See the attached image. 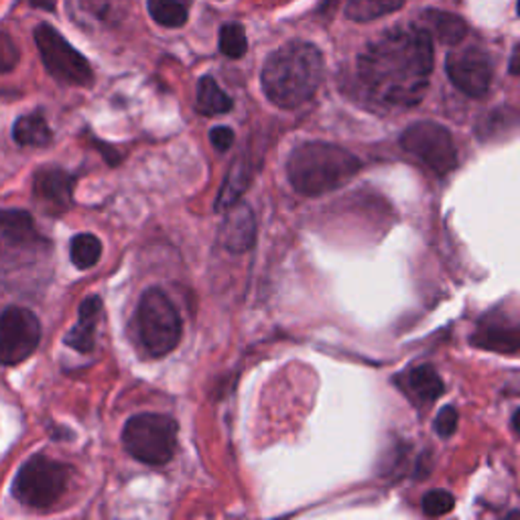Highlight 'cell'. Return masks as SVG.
Wrapping results in <instances>:
<instances>
[{
    "label": "cell",
    "mask_w": 520,
    "mask_h": 520,
    "mask_svg": "<svg viewBox=\"0 0 520 520\" xmlns=\"http://www.w3.org/2000/svg\"><path fill=\"white\" fill-rule=\"evenodd\" d=\"M433 61L431 35L421 25H409L370 41L356 61V71L374 102L410 108L427 94Z\"/></svg>",
    "instance_id": "1"
},
{
    "label": "cell",
    "mask_w": 520,
    "mask_h": 520,
    "mask_svg": "<svg viewBox=\"0 0 520 520\" xmlns=\"http://www.w3.org/2000/svg\"><path fill=\"white\" fill-rule=\"evenodd\" d=\"M322 80L324 56L307 41H289L272 51L260 71L264 96L285 111L309 102L322 86Z\"/></svg>",
    "instance_id": "2"
},
{
    "label": "cell",
    "mask_w": 520,
    "mask_h": 520,
    "mask_svg": "<svg viewBox=\"0 0 520 520\" xmlns=\"http://www.w3.org/2000/svg\"><path fill=\"white\" fill-rule=\"evenodd\" d=\"M360 167V159L344 147L330 143H305L291 153L287 175L299 194L317 197L348 184Z\"/></svg>",
    "instance_id": "3"
},
{
    "label": "cell",
    "mask_w": 520,
    "mask_h": 520,
    "mask_svg": "<svg viewBox=\"0 0 520 520\" xmlns=\"http://www.w3.org/2000/svg\"><path fill=\"white\" fill-rule=\"evenodd\" d=\"M69 478V465L51 460L45 453H35L16 472L11 488L13 498L33 510L51 508L66 494Z\"/></svg>",
    "instance_id": "4"
},
{
    "label": "cell",
    "mask_w": 520,
    "mask_h": 520,
    "mask_svg": "<svg viewBox=\"0 0 520 520\" xmlns=\"http://www.w3.org/2000/svg\"><path fill=\"white\" fill-rule=\"evenodd\" d=\"M51 242L37 230L33 216L25 209H0V272L21 271L41 260Z\"/></svg>",
    "instance_id": "5"
},
{
    "label": "cell",
    "mask_w": 520,
    "mask_h": 520,
    "mask_svg": "<svg viewBox=\"0 0 520 520\" xmlns=\"http://www.w3.org/2000/svg\"><path fill=\"white\" fill-rule=\"evenodd\" d=\"M122 445L126 453L143 463H167L177 447L175 419L159 413L134 415L124 425Z\"/></svg>",
    "instance_id": "6"
},
{
    "label": "cell",
    "mask_w": 520,
    "mask_h": 520,
    "mask_svg": "<svg viewBox=\"0 0 520 520\" xmlns=\"http://www.w3.org/2000/svg\"><path fill=\"white\" fill-rule=\"evenodd\" d=\"M136 330L153 358H161L177 348L181 337V319L171 299L161 289H149L136 312Z\"/></svg>",
    "instance_id": "7"
},
{
    "label": "cell",
    "mask_w": 520,
    "mask_h": 520,
    "mask_svg": "<svg viewBox=\"0 0 520 520\" xmlns=\"http://www.w3.org/2000/svg\"><path fill=\"white\" fill-rule=\"evenodd\" d=\"M35 45H37L45 69L53 80L66 86H92L94 71L90 61L58 29H53L48 23L37 25Z\"/></svg>",
    "instance_id": "8"
},
{
    "label": "cell",
    "mask_w": 520,
    "mask_h": 520,
    "mask_svg": "<svg viewBox=\"0 0 520 520\" xmlns=\"http://www.w3.org/2000/svg\"><path fill=\"white\" fill-rule=\"evenodd\" d=\"M400 147L421 161L435 175H447L458 167V149H455L451 133L437 122L421 121L407 126L400 134Z\"/></svg>",
    "instance_id": "9"
},
{
    "label": "cell",
    "mask_w": 520,
    "mask_h": 520,
    "mask_svg": "<svg viewBox=\"0 0 520 520\" xmlns=\"http://www.w3.org/2000/svg\"><path fill=\"white\" fill-rule=\"evenodd\" d=\"M41 322L31 309L6 307L0 313V364L16 366L39 348Z\"/></svg>",
    "instance_id": "10"
},
{
    "label": "cell",
    "mask_w": 520,
    "mask_h": 520,
    "mask_svg": "<svg viewBox=\"0 0 520 520\" xmlns=\"http://www.w3.org/2000/svg\"><path fill=\"white\" fill-rule=\"evenodd\" d=\"M445 71L450 76L451 84L470 98L486 96L490 92L492 80H494L492 59L480 48H468L450 53L445 61Z\"/></svg>",
    "instance_id": "11"
},
{
    "label": "cell",
    "mask_w": 520,
    "mask_h": 520,
    "mask_svg": "<svg viewBox=\"0 0 520 520\" xmlns=\"http://www.w3.org/2000/svg\"><path fill=\"white\" fill-rule=\"evenodd\" d=\"M76 177L61 167H43L33 177V199L43 214L63 216L74 206Z\"/></svg>",
    "instance_id": "12"
},
{
    "label": "cell",
    "mask_w": 520,
    "mask_h": 520,
    "mask_svg": "<svg viewBox=\"0 0 520 520\" xmlns=\"http://www.w3.org/2000/svg\"><path fill=\"white\" fill-rule=\"evenodd\" d=\"M226 218L218 232V240L228 252L242 254L252 249L257 240V220L249 206L236 202L226 209Z\"/></svg>",
    "instance_id": "13"
},
{
    "label": "cell",
    "mask_w": 520,
    "mask_h": 520,
    "mask_svg": "<svg viewBox=\"0 0 520 520\" xmlns=\"http://www.w3.org/2000/svg\"><path fill=\"white\" fill-rule=\"evenodd\" d=\"M472 344L482 350L498 354H516L520 344L518 325L516 322H508L506 315H486L478 324L476 334L472 335Z\"/></svg>",
    "instance_id": "14"
},
{
    "label": "cell",
    "mask_w": 520,
    "mask_h": 520,
    "mask_svg": "<svg viewBox=\"0 0 520 520\" xmlns=\"http://www.w3.org/2000/svg\"><path fill=\"white\" fill-rule=\"evenodd\" d=\"M69 13L81 25L114 27L126 19L133 0H68Z\"/></svg>",
    "instance_id": "15"
},
{
    "label": "cell",
    "mask_w": 520,
    "mask_h": 520,
    "mask_svg": "<svg viewBox=\"0 0 520 520\" xmlns=\"http://www.w3.org/2000/svg\"><path fill=\"white\" fill-rule=\"evenodd\" d=\"M100 315H102V299L98 295H92L81 301L78 324L71 327L66 337H63L68 348H74L80 354L94 352L96 327L100 322Z\"/></svg>",
    "instance_id": "16"
},
{
    "label": "cell",
    "mask_w": 520,
    "mask_h": 520,
    "mask_svg": "<svg viewBox=\"0 0 520 520\" xmlns=\"http://www.w3.org/2000/svg\"><path fill=\"white\" fill-rule=\"evenodd\" d=\"M400 388L419 405H431L443 395L445 385L431 364H421L400 374Z\"/></svg>",
    "instance_id": "17"
},
{
    "label": "cell",
    "mask_w": 520,
    "mask_h": 520,
    "mask_svg": "<svg viewBox=\"0 0 520 520\" xmlns=\"http://www.w3.org/2000/svg\"><path fill=\"white\" fill-rule=\"evenodd\" d=\"M13 139L21 147H48L53 143V131L43 112H31L16 118Z\"/></svg>",
    "instance_id": "18"
},
{
    "label": "cell",
    "mask_w": 520,
    "mask_h": 520,
    "mask_svg": "<svg viewBox=\"0 0 520 520\" xmlns=\"http://www.w3.org/2000/svg\"><path fill=\"white\" fill-rule=\"evenodd\" d=\"M423 29L429 31L431 37H437L441 43L447 45H458L465 35H468V25L462 19V16L453 13H443V11H427L423 15Z\"/></svg>",
    "instance_id": "19"
},
{
    "label": "cell",
    "mask_w": 520,
    "mask_h": 520,
    "mask_svg": "<svg viewBox=\"0 0 520 520\" xmlns=\"http://www.w3.org/2000/svg\"><path fill=\"white\" fill-rule=\"evenodd\" d=\"M196 111L204 116H220L232 111V98L218 86L212 76H204L197 81Z\"/></svg>",
    "instance_id": "20"
},
{
    "label": "cell",
    "mask_w": 520,
    "mask_h": 520,
    "mask_svg": "<svg viewBox=\"0 0 520 520\" xmlns=\"http://www.w3.org/2000/svg\"><path fill=\"white\" fill-rule=\"evenodd\" d=\"M191 0H147L149 15L153 21L167 27V29H179L189 19Z\"/></svg>",
    "instance_id": "21"
},
{
    "label": "cell",
    "mask_w": 520,
    "mask_h": 520,
    "mask_svg": "<svg viewBox=\"0 0 520 520\" xmlns=\"http://www.w3.org/2000/svg\"><path fill=\"white\" fill-rule=\"evenodd\" d=\"M403 5L405 0H348L345 16L356 23H368L398 11Z\"/></svg>",
    "instance_id": "22"
},
{
    "label": "cell",
    "mask_w": 520,
    "mask_h": 520,
    "mask_svg": "<svg viewBox=\"0 0 520 520\" xmlns=\"http://www.w3.org/2000/svg\"><path fill=\"white\" fill-rule=\"evenodd\" d=\"M102 257V242L94 234H78L69 244V259L80 271H88Z\"/></svg>",
    "instance_id": "23"
},
{
    "label": "cell",
    "mask_w": 520,
    "mask_h": 520,
    "mask_svg": "<svg viewBox=\"0 0 520 520\" xmlns=\"http://www.w3.org/2000/svg\"><path fill=\"white\" fill-rule=\"evenodd\" d=\"M246 186H249V173H246V163H242V159H239L232 165V169L228 171L224 187L220 189V196H218V202H216L218 212H222V209H228L239 202Z\"/></svg>",
    "instance_id": "24"
},
{
    "label": "cell",
    "mask_w": 520,
    "mask_h": 520,
    "mask_svg": "<svg viewBox=\"0 0 520 520\" xmlns=\"http://www.w3.org/2000/svg\"><path fill=\"white\" fill-rule=\"evenodd\" d=\"M246 49H249V41H246L244 27L240 23H226L220 29V51L226 58L240 59Z\"/></svg>",
    "instance_id": "25"
},
{
    "label": "cell",
    "mask_w": 520,
    "mask_h": 520,
    "mask_svg": "<svg viewBox=\"0 0 520 520\" xmlns=\"http://www.w3.org/2000/svg\"><path fill=\"white\" fill-rule=\"evenodd\" d=\"M423 513L427 516H443L447 513H451L453 506H455V498L450 494V492L445 490H435V492H429V494L423 496Z\"/></svg>",
    "instance_id": "26"
},
{
    "label": "cell",
    "mask_w": 520,
    "mask_h": 520,
    "mask_svg": "<svg viewBox=\"0 0 520 520\" xmlns=\"http://www.w3.org/2000/svg\"><path fill=\"white\" fill-rule=\"evenodd\" d=\"M19 59H21V51L16 48V43L13 41L11 35L0 31V76L13 71Z\"/></svg>",
    "instance_id": "27"
},
{
    "label": "cell",
    "mask_w": 520,
    "mask_h": 520,
    "mask_svg": "<svg viewBox=\"0 0 520 520\" xmlns=\"http://www.w3.org/2000/svg\"><path fill=\"white\" fill-rule=\"evenodd\" d=\"M458 421H460V413L458 409L447 405L440 410V415L435 419V433L447 440V437H451L455 433V429H458Z\"/></svg>",
    "instance_id": "28"
},
{
    "label": "cell",
    "mask_w": 520,
    "mask_h": 520,
    "mask_svg": "<svg viewBox=\"0 0 520 520\" xmlns=\"http://www.w3.org/2000/svg\"><path fill=\"white\" fill-rule=\"evenodd\" d=\"M234 141L236 134L232 129H228V126H216V129H212V133H209V143H212L220 153L230 149Z\"/></svg>",
    "instance_id": "29"
},
{
    "label": "cell",
    "mask_w": 520,
    "mask_h": 520,
    "mask_svg": "<svg viewBox=\"0 0 520 520\" xmlns=\"http://www.w3.org/2000/svg\"><path fill=\"white\" fill-rule=\"evenodd\" d=\"M510 74L518 76V45L513 49V56H510Z\"/></svg>",
    "instance_id": "30"
},
{
    "label": "cell",
    "mask_w": 520,
    "mask_h": 520,
    "mask_svg": "<svg viewBox=\"0 0 520 520\" xmlns=\"http://www.w3.org/2000/svg\"><path fill=\"white\" fill-rule=\"evenodd\" d=\"M513 429H515V433H518V410H515V415H513Z\"/></svg>",
    "instance_id": "31"
}]
</instances>
